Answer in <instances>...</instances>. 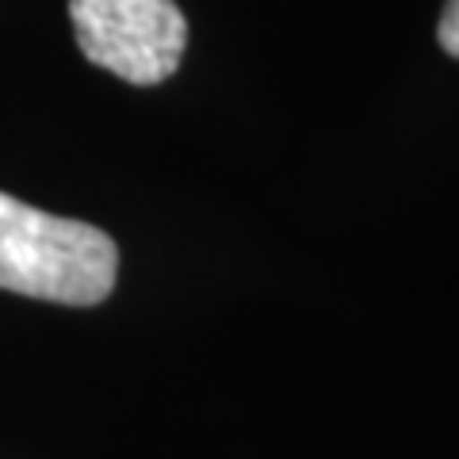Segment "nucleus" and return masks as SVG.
I'll list each match as a JSON object with an SVG mask.
<instances>
[{"label":"nucleus","instance_id":"f257e3e1","mask_svg":"<svg viewBox=\"0 0 459 459\" xmlns=\"http://www.w3.org/2000/svg\"><path fill=\"white\" fill-rule=\"evenodd\" d=\"M119 276L115 241L89 222L47 214L0 192V287L42 303L96 307Z\"/></svg>","mask_w":459,"mask_h":459},{"label":"nucleus","instance_id":"f03ea898","mask_svg":"<svg viewBox=\"0 0 459 459\" xmlns=\"http://www.w3.org/2000/svg\"><path fill=\"white\" fill-rule=\"evenodd\" d=\"M69 23L92 65L138 89L169 81L188 50L177 0H69Z\"/></svg>","mask_w":459,"mask_h":459},{"label":"nucleus","instance_id":"7ed1b4c3","mask_svg":"<svg viewBox=\"0 0 459 459\" xmlns=\"http://www.w3.org/2000/svg\"><path fill=\"white\" fill-rule=\"evenodd\" d=\"M437 42L444 54L459 62V0H444L440 20H437Z\"/></svg>","mask_w":459,"mask_h":459}]
</instances>
